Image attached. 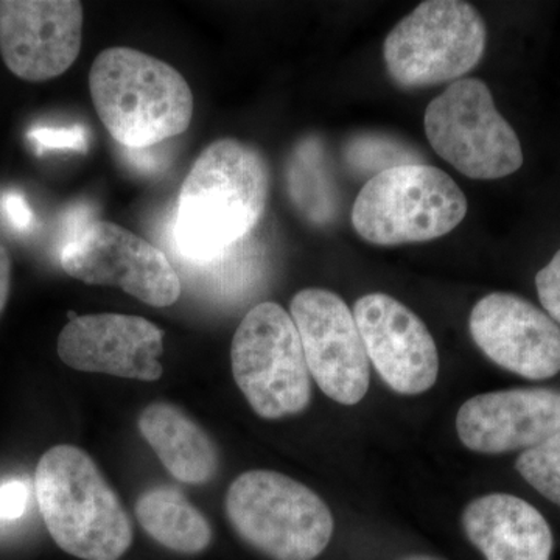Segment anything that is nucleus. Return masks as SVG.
I'll use <instances>...</instances> for the list:
<instances>
[{
	"label": "nucleus",
	"mask_w": 560,
	"mask_h": 560,
	"mask_svg": "<svg viewBox=\"0 0 560 560\" xmlns=\"http://www.w3.org/2000/svg\"><path fill=\"white\" fill-rule=\"evenodd\" d=\"M270 171L256 147L220 139L205 149L180 187L175 238L191 261L220 259L254 230L267 206Z\"/></svg>",
	"instance_id": "nucleus-1"
},
{
	"label": "nucleus",
	"mask_w": 560,
	"mask_h": 560,
	"mask_svg": "<svg viewBox=\"0 0 560 560\" xmlns=\"http://www.w3.org/2000/svg\"><path fill=\"white\" fill-rule=\"evenodd\" d=\"M90 90L102 124L125 149L183 135L194 117V94L178 70L130 47H110L95 58Z\"/></svg>",
	"instance_id": "nucleus-2"
},
{
	"label": "nucleus",
	"mask_w": 560,
	"mask_h": 560,
	"mask_svg": "<svg viewBox=\"0 0 560 560\" xmlns=\"http://www.w3.org/2000/svg\"><path fill=\"white\" fill-rule=\"evenodd\" d=\"M40 515L55 544L83 560H117L132 544V526L119 495L86 452L57 445L35 474Z\"/></svg>",
	"instance_id": "nucleus-3"
},
{
	"label": "nucleus",
	"mask_w": 560,
	"mask_h": 560,
	"mask_svg": "<svg viewBox=\"0 0 560 560\" xmlns=\"http://www.w3.org/2000/svg\"><path fill=\"white\" fill-rule=\"evenodd\" d=\"M226 514L246 544L272 560H313L334 534V515L302 482L271 470H250L232 482Z\"/></svg>",
	"instance_id": "nucleus-4"
},
{
	"label": "nucleus",
	"mask_w": 560,
	"mask_h": 560,
	"mask_svg": "<svg viewBox=\"0 0 560 560\" xmlns=\"http://www.w3.org/2000/svg\"><path fill=\"white\" fill-rule=\"evenodd\" d=\"M467 198L441 168L400 165L368 180L353 202L357 234L377 246L434 241L464 220Z\"/></svg>",
	"instance_id": "nucleus-5"
},
{
	"label": "nucleus",
	"mask_w": 560,
	"mask_h": 560,
	"mask_svg": "<svg viewBox=\"0 0 560 560\" xmlns=\"http://www.w3.org/2000/svg\"><path fill=\"white\" fill-rule=\"evenodd\" d=\"M488 32L469 2L429 0L389 32L383 60L390 79L404 90L459 80L481 61Z\"/></svg>",
	"instance_id": "nucleus-6"
},
{
	"label": "nucleus",
	"mask_w": 560,
	"mask_h": 560,
	"mask_svg": "<svg viewBox=\"0 0 560 560\" xmlns=\"http://www.w3.org/2000/svg\"><path fill=\"white\" fill-rule=\"evenodd\" d=\"M232 374L264 419L298 415L312 399L311 371L293 318L275 302L256 305L235 330Z\"/></svg>",
	"instance_id": "nucleus-7"
},
{
	"label": "nucleus",
	"mask_w": 560,
	"mask_h": 560,
	"mask_svg": "<svg viewBox=\"0 0 560 560\" xmlns=\"http://www.w3.org/2000/svg\"><path fill=\"white\" fill-rule=\"evenodd\" d=\"M423 125L433 150L471 179L506 178L523 165L521 140L485 81H453L427 106Z\"/></svg>",
	"instance_id": "nucleus-8"
},
{
	"label": "nucleus",
	"mask_w": 560,
	"mask_h": 560,
	"mask_svg": "<svg viewBox=\"0 0 560 560\" xmlns=\"http://www.w3.org/2000/svg\"><path fill=\"white\" fill-rule=\"evenodd\" d=\"M60 260L70 278L119 287L153 307H168L180 296V280L165 254L109 221H92L73 232Z\"/></svg>",
	"instance_id": "nucleus-9"
},
{
	"label": "nucleus",
	"mask_w": 560,
	"mask_h": 560,
	"mask_svg": "<svg viewBox=\"0 0 560 560\" xmlns=\"http://www.w3.org/2000/svg\"><path fill=\"white\" fill-rule=\"evenodd\" d=\"M302 350L320 390L341 405H357L370 389L371 366L353 313L329 290H302L290 305Z\"/></svg>",
	"instance_id": "nucleus-10"
},
{
	"label": "nucleus",
	"mask_w": 560,
	"mask_h": 560,
	"mask_svg": "<svg viewBox=\"0 0 560 560\" xmlns=\"http://www.w3.org/2000/svg\"><path fill=\"white\" fill-rule=\"evenodd\" d=\"M79 0H0V54L14 75L47 81L79 58L83 40Z\"/></svg>",
	"instance_id": "nucleus-11"
},
{
	"label": "nucleus",
	"mask_w": 560,
	"mask_h": 560,
	"mask_svg": "<svg viewBox=\"0 0 560 560\" xmlns=\"http://www.w3.org/2000/svg\"><path fill=\"white\" fill-rule=\"evenodd\" d=\"M368 359L396 393L416 396L436 383L440 355L422 319L389 294L371 293L353 307Z\"/></svg>",
	"instance_id": "nucleus-12"
},
{
	"label": "nucleus",
	"mask_w": 560,
	"mask_h": 560,
	"mask_svg": "<svg viewBox=\"0 0 560 560\" xmlns=\"http://www.w3.org/2000/svg\"><path fill=\"white\" fill-rule=\"evenodd\" d=\"M470 334L488 359L528 381L560 372V327L517 294L492 293L470 313Z\"/></svg>",
	"instance_id": "nucleus-13"
},
{
	"label": "nucleus",
	"mask_w": 560,
	"mask_h": 560,
	"mask_svg": "<svg viewBox=\"0 0 560 560\" xmlns=\"http://www.w3.org/2000/svg\"><path fill=\"white\" fill-rule=\"evenodd\" d=\"M162 340L164 331L140 316H77L61 330L58 355L75 371L154 382L162 375Z\"/></svg>",
	"instance_id": "nucleus-14"
},
{
	"label": "nucleus",
	"mask_w": 560,
	"mask_h": 560,
	"mask_svg": "<svg viewBox=\"0 0 560 560\" xmlns=\"http://www.w3.org/2000/svg\"><path fill=\"white\" fill-rule=\"evenodd\" d=\"M456 430L474 452L528 451L560 433V390L521 388L471 397L459 408Z\"/></svg>",
	"instance_id": "nucleus-15"
},
{
	"label": "nucleus",
	"mask_w": 560,
	"mask_h": 560,
	"mask_svg": "<svg viewBox=\"0 0 560 560\" xmlns=\"http://www.w3.org/2000/svg\"><path fill=\"white\" fill-rule=\"evenodd\" d=\"M463 526L486 560H551L550 525L518 497L490 493L471 501Z\"/></svg>",
	"instance_id": "nucleus-16"
},
{
	"label": "nucleus",
	"mask_w": 560,
	"mask_h": 560,
	"mask_svg": "<svg viewBox=\"0 0 560 560\" xmlns=\"http://www.w3.org/2000/svg\"><path fill=\"white\" fill-rule=\"evenodd\" d=\"M138 427L175 480L201 486L219 470V453L205 430L183 410L154 401L140 412Z\"/></svg>",
	"instance_id": "nucleus-17"
},
{
	"label": "nucleus",
	"mask_w": 560,
	"mask_h": 560,
	"mask_svg": "<svg viewBox=\"0 0 560 560\" xmlns=\"http://www.w3.org/2000/svg\"><path fill=\"white\" fill-rule=\"evenodd\" d=\"M135 512L151 539L168 550L198 555L212 541V529L205 515L171 486H156L143 492Z\"/></svg>",
	"instance_id": "nucleus-18"
},
{
	"label": "nucleus",
	"mask_w": 560,
	"mask_h": 560,
	"mask_svg": "<svg viewBox=\"0 0 560 560\" xmlns=\"http://www.w3.org/2000/svg\"><path fill=\"white\" fill-rule=\"evenodd\" d=\"M291 197L305 215L326 223L335 213V195L318 143L308 140L298 147L290 164Z\"/></svg>",
	"instance_id": "nucleus-19"
},
{
	"label": "nucleus",
	"mask_w": 560,
	"mask_h": 560,
	"mask_svg": "<svg viewBox=\"0 0 560 560\" xmlns=\"http://www.w3.org/2000/svg\"><path fill=\"white\" fill-rule=\"evenodd\" d=\"M345 156L353 171L372 175L371 178L400 165L422 164L415 151L399 140L378 135L357 136L346 145Z\"/></svg>",
	"instance_id": "nucleus-20"
},
{
	"label": "nucleus",
	"mask_w": 560,
	"mask_h": 560,
	"mask_svg": "<svg viewBox=\"0 0 560 560\" xmlns=\"http://www.w3.org/2000/svg\"><path fill=\"white\" fill-rule=\"evenodd\" d=\"M515 469L545 499L560 506V433L523 451Z\"/></svg>",
	"instance_id": "nucleus-21"
},
{
	"label": "nucleus",
	"mask_w": 560,
	"mask_h": 560,
	"mask_svg": "<svg viewBox=\"0 0 560 560\" xmlns=\"http://www.w3.org/2000/svg\"><path fill=\"white\" fill-rule=\"evenodd\" d=\"M28 139L39 154L47 150H86V131L81 127L35 128Z\"/></svg>",
	"instance_id": "nucleus-22"
},
{
	"label": "nucleus",
	"mask_w": 560,
	"mask_h": 560,
	"mask_svg": "<svg viewBox=\"0 0 560 560\" xmlns=\"http://www.w3.org/2000/svg\"><path fill=\"white\" fill-rule=\"evenodd\" d=\"M537 293L545 311L560 324V249L536 276Z\"/></svg>",
	"instance_id": "nucleus-23"
},
{
	"label": "nucleus",
	"mask_w": 560,
	"mask_h": 560,
	"mask_svg": "<svg viewBox=\"0 0 560 560\" xmlns=\"http://www.w3.org/2000/svg\"><path fill=\"white\" fill-rule=\"evenodd\" d=\"M31 489L24 480H9L0 485V523L21 518L27 511Z\"/></svg>",
	"instance_id": "nucleus-24"
},
{
	"label": "nucleus",
	"mask_w": 560,
	"mask_h": 560,
	"mask_svg": "<svg viewBox=\"0 0 560 560\" xmlns=\"http://www.w3.org/2000/svg\"><path fill=\"white\" fill-rule=\"evenodd\" d=\"M0 208H2L3 215L14 230L25 231L32 226L33 212L31 206L18 191H9V194L3 195Z\"/></svg>",
	"instance_id": "nucleus-25"
},
{
	"label": "nucleus",
	"mask_w": 560,
	"mask_h": 560,
	"mask_svg": "<svg viewBox=\"0 0 560 560\" xmlns=\"http://www.w3.org/2000/svg\"><path fill=\"white\" fill-rule=\"evenodd\" d=\"M11 259L5 246L0 245V313L5 308L10 296Z\"/></svg>",
	"instance_id": "nucleus-26"
},
{
	"label": "nucleus",
	"mask_w": 560,
	"mask_h": 560,
	"mask_svg": "<svg viewBox=\"0 0 560 560\" xmlns=\"http://www.w3.org/2000/svg\"><path fill=\"white\" fill-rule=\"evenodd\" d=\"M404 560H441V559L429 558V556H411V558H407Z\"/></svg>",
	"instance_id": "nucleus-27"
}]
</instances>
